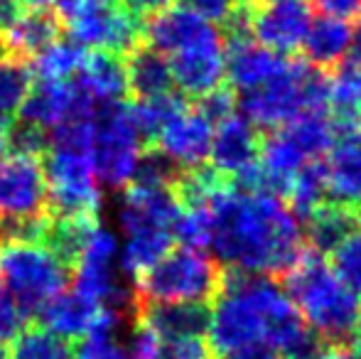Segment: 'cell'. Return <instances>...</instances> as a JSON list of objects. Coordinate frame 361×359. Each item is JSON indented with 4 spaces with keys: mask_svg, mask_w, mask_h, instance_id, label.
Listing matches in <instances>:
<instances>
[{
    "mask_svg": "<svg viewBox=\"0 0 361 359\" xmlns=\"http://www.w3.org/2000/svg\"><path fill=\"white\" fill-rule=\"evenodd\" d=\"M133 322H143L162 340L204 337L209 330L207 303H135Z\"/></svg>",
    "mask_w": 361,
    "mask_h": 359,
    "instance_id": "obj_17",
    "label": "cell"
},
{
    "mask_svg": "<svg viewBox=\"0 0 361 359\" xmlns=\"http://www.w3.org/2000/svg\"><path fill=\"white\" fill-rule=\"evenodd\" d=\"M126 69H128V96H133V101L170 94L175 87L170 59L157 49L147 47L145 42L126 54Z\"/></svg>",
    "mask_w": 361,
    "mask_h": 359,
    "instance_id": "obj_26",
    "label": "cell"
},
{
    "mask_svg": "<svg viewBox=\"0 0 361 359\" xmlns=\"http://www.w3.org/2000/svg\"><path fill=\"white\" fill-rule=\"evenodd\" d=\"M278 283L322 345L352 340L361 317V298L334 276L324 256L305 246Z\"/></svg>",
    "mask_w": 361,
    "mask_h": 359,
    "instance_id": "obj_3",
    "label": "cell"
},
{
    "mask_svg": "<svg viewBox=\"0 0 361 359\" xmlns=\"http://www.w3.org/2000/svg\"><path fill=\"white\" fill-rule=\"evenodd\" d=\"M209 345L202 337L190 340H162L155 359H209Z\"/></svg>",
    "mask_w": 361,
    "mask_h": 359,
    "instance_id": "obj_44",
    "label": "cell"
},
{
    "mask_svg": "<svg viewBox=\"0 0 361 359\" xmlns=\"http://www.w3.org/2000/svg\"><path fill=\"white\" fill-rule=\"evenodd\" d=\"M312 359H357V355L352 352V347H347V342H332L319 347Z\"/></svg>",
    "mask_w": 361,
    "mask_h": 359,
    "instance_id": "obj_49",
    "label": "cell"
},
{
    "mask_svg": "<svg viewBox=\"0 0 361 359\" xmlns=\"http://www.w3.org/2000/svg\"><path fill=\"white\" fill-rule=\"evenodd\" d=\"M23 13H25L23 0H0V37L15 28V23L23 18Z\"/></svg>",
    "mask_w": 361,
    "mask_h": 359,
    "instance_id": "obj_47",
    "label": "cell"
},
{
    "mask_svg": "<svg viewBox=\"0 0 361 359\" xmlns=\"http://www.w3.org/2000/svg\"><path fill=\"white\" fill-rule=\"evenodd\" d=\"M349 44H352V25L329 15H319L317 20L312 18L302 39L305 62L319 72H332L339 62H344Z\"/></svg>",
    "mask_w": 361,
    "mask_h": 359,
    "instance_id": "obj_24",
    "label": "cell"
},
{
    "mask_svg": "<svg viewBox=\"0 0 361 359\" xmlns=\"http://www.w3.org/2000/svg\"><path fill=\"white\" fill-rule=\"evenodd\" d=\"M130 109V118H133V126L138 130L143 145L155 143L157 133L170 123L175 116H180L182 111L187 109L185 96H177L175 91L170 94L155 96V99H145V101H133L128 104Z\"/></svg>",
    "mask_w": 361,
    "mask_h": 359,
    "instance_id": "obj_31",
    "label": "cell"
},
{
    "mask_svg": "<svg viewBox=\"0 0 361 359\" xmlns=\"http://www.w3.org/2000/svg\"><path fill=\"white\" fill-rule=\"evenodd\" d=\"M310 23H312V8L307 0H278V3H258L251 8L253 39L278 54L298 52Z\"/></svg>",
    "mask_w": 361,
    "mask_h": 359,
    "instance_id": "obj_10",
    "label": "cell"
},
{
    "mask_svg": "<svg viewBox=\"0 0 361 359\" xmlns=\"http://www.w3.org/2000/svg\"><path fill=\"white\" fill-rule=\"evenodd\" d=\"M236 104L256 128H281L302 111L329 109V77L305 59H290L276 79L243 91Z\"/></svg>",
    "mask_w": 361,
    "mask_h": 359,
    "instance_id": "obj_4",
    "label": "cell"
},
{
    "mask_svg": "<svg viewBox=\"0 0 361 359\" xmlns=\"http://www.w3.org/2000/svg\"><path fill=\"white\" fill-rule=\"evenodd\" d=\"M49 150V130L30 121H13L8 138L10 155H25V158H42Z\"/></svg>",
    "mask_w": 361,
    "mask_h": 359,
    "instance_id": "obj_41",
    "label": "cell"
},
{
    "mask_svg": "<svg viewBox=\"0 0 361 359\" xmlns=\"http://www.w3.org/2000/svg\"><path fill=\"white\" fill-rule=\"evenodd\" d=\"M212 133H214V126L209 121L202 118L195 109H185L157 133L152 145L160 148L167 158L175 160L182 170H187L207 163L212 148Z\"/></svg>",
    "mask_w": 361,
    "mask_h": 359,
    "instance_id": "obj_16",
    "label": "cell"
},
{
    "mask_svg": "<svg viewBox=\"0 0 361 359\" xmlns=\"http://www.w3.org/2000/svg\"><path fill=\"white\" fill-rule=\"evenodd\" d=\"M207 209L212 214L209 246L224 269L281 281L305 251L300 221L276 192H241L228 180Z\"/></svg>",
    "mask_w": 361,
    "mask_h": 359,
    "instance_id": "obj_2",
    "label": "cell"
},
{
    "mask_svg": "<svg viewBox=\"0 0 361 359\" xmlns=\"http://www.w3.org/2000/svg\"><path fill=\"white\" fill-rule=\"evenodd\" d=\"M332 266L334 276L344 283L352 293L361 298V226L354 229L349 236H344L332 251Z\"/></svg>",
    "mask_w": 361,
    "mask_h": 359,
    "instance_id": "obj_37",
    "label": "cell"
},
{
    "mask_svg": "<svg viewBox=\"0 0 361 359\" xmlns=\"http://www.w3.org/2000/svg\"><path fill=\"white\" fill-rule=\"evenodd\" d=\"M0 276L25 317L32 320L44 300L67 291L74 273L59 264L44 246L10 244L0 251Z\"/></svg>",
    "mask_w": 361,
    "mask_h": 359,
    "instance_id": "obj_7",
    "label": "cell"
},
{
    "mask_svg": "<svg viewBox=\"0 0 361 359\" xmlns=\"http://www.w3.org/2000/svg\"><path fill=\"white\" fill-rule=\"evenodd\" d=\"M42 170L49 214H99L101 185L89 155L47 150Z\"/></svg>",
    "mask_w": 361,
    "mask_h": 359,
    "instance_id": "obj_9",
    "label": "cell"
},
{
    "mask_svg": "<svg viewBox=\"0 0 361 359\" xmlns=\"http://www.w3.org/2000/svg\"><path fill=\"white\" fill-rule=\"evenodd\" d=\"M123 3L128 5L135 15H140L143 20H147L150 15L160 13V10L172 8V3H175V0H123Z\"/></svg>",
    "mask_w": 361,
    "mask_h": 359,
    "instance_id": "obj_48",
    "label": "cell"
},
{
    "mask_svg": "<svg viewBox=\"0 0 361 359\" xmlns=\"http://www.w3.org/2000/svg\"><path fill=\"white\" fill-rule=\"evenodd\" d=\"M214 308H209V350L231 359L263 350L288 359H312L322 347L298 308L271 276L224 269Z\"/></svg>",
    "mask_w": 361,
    "mask_h": 359,
    "instance_id": "obj_1",
    "label": "cell"
},
{
    "mask_svg": "<svg viewBox=\"0 0 361 359\" xmlns=\"http://www.w3.org/2000/svg\"><path fill=\"white\" fill-rule=\"evenodd\" d=\"M170 72L182 96L200 99L224 84V37H212L190 49L172 54Z\"/></svg>",
    "mask_w": 361,
    "mask_h": 359,
    "instance_id": "obj_15",
    "label": "cell"
},
{
    "mask_svg": "<svg viewBox=\"0 0 361 359\" xmlns=\"http://www.w3.org/2000/svg\"><path fill=\"white\" fill-rule=\"evenodd\" d=\"M74 79L96 101H126L128 99V69L126 54L111 49H89L81 59Z\"/></svg>",
    "mask_w": 361,
    "mask_h": 359,
    "instance_id": "obj_21",
    "label": "cell"
},
{
    "mask_svg": "<svg viewBox=\"0 0 361 359\" xmlns=\"http://www.w3.org/2000/svg\"><path fill=\"white\" fill-rule=\"evenodd\" d=\"M283 202L293 212L295 219L302 224L327 202V163H324V158L307 160L295 173Z\"/></svg>",
    "mask_w": 361,
    "mask_h": 359,
    "instance_id": "obj_29",
    "label": "cell"
},
{
    "mask_svg": "<svg viewBox=\"0 0 361 359\" xmlns=\"http://www.w3.org/2000/svg\"><path fill=\"white\" fill-rule=\"evenodd\" d=\"M258 145H261V130L243 116H228L212 133V168L226 178H233L258 160Z\"/></svg>",
    "mask_w": 361,
    "mask_h": 359,
    "instance_id": "obj_18",
    "label": "cell"
},
{
    "mask_svg": "<svg viewBox=\"0 0 361 359\" xmlns=\"http://www.w3.org/2000/svg\"><path fill=\"white\" fill-rule=\"evenodd\" d=\"M314 5L322 15L344 20V23L361 20V0H314Z\"/></svg>",
    "mask_w": 361,
    "mask_h": 359,
    "instance_id": "obj_46",
    "label": "cell"
},
{
    "mask_svg": "<svg viewBox=\"0 0 361 359\" xmlns=\"http://www.w3.org/2000/svg\"><path fill=\"white\" fill-rule=\"evenodd\" d=\"M86 54V47H81L74 39H57L47 49L35 57V74L37 79H52V82H67L81 67V59Z\"/></svg>",
    "mask_w": 361,
    "mask_h": 359,
    "instance_id": "obj_34",
    "label": "cell"
},
{
    "mask_svg": "<svg viewBox=\"0 0 361 359\" xmlns=\"http://www.w3.org/2000/svg\"><path fill=\"white\" fill-rule=\"evenodd\" d=\"M305 226H307V231L302 234L305 246L312 249L314 254L327 256L344 236H349L354 229L361 226V209L334 205V202H324V205L305 221Z\"/></svg>",
    "mask_w": 361,
    "mask_h": 359,
    "instance_id": "obj_27",
    "label": "cell"
},
{
    "mask_svg": "<svg viewBox=\"0 0 361 359\" xmlns=\"http://www.w3.org/2000/svg\"><path fill=\"white\" fill-rule=\"evenodd\" d=\"M180 209L182 207L172 190L128 185L123 187L118 219L126 236L143 234V231H170L172 234V224Z\"/></svg>",
    "mask_w": 361,
    "mask_h": 359,
    "instance_id": "obj_14",
    "label": "cell"
},
{
    "mask_svg": "<svg viewBox=\"0 0 361 359\" xmlns=\"http://www.w3.org/2000/svg\"><path fill=\"white\" fill-rule=\"evenodd\" d=\"M327 202L361 209V138L342 135L329 150Z\"/></svg>",
    "mask_w": 361,
    "mask_h": 359,
    "instance_id": "obj_20",
    "label": "cell"
},
{
    "mask_svg": "<svg viewBox=\"0 0 361 359\" xmlns=\"http://www.w3.org/2000/svg\"><path fill=\"white\" fill-rule=\"evenodd\" d=\"M170 231H143V234L126 236V246L118 256V269L135 281L140 273H145L150 266H155L170 251Z\"/></svg>",
    "mask_w": 361,
    "mask_h": 359,
    "instance_id": "obj_32",
    "label": "cell"
},
{
    "mask_svg": "<svg viewBox=\"0 0 361 359\" xmlns=\"http://www.w3.org/2000/svg\"><path fill=\"white\" fill-rule=\"evenodd\" d=\"M0 359H13V357H10V352L5 350V347H0Z\"/></svg>",
    "mask_w": 361,
    "mask_h": 359,
    "instance_id": "obj_55",
    "label": "cell"
},
{
    "mask_svg": "<svg viewBox=\"0 0 361 359\" xmlns=\"http://www.w3.org/2000/svg\"><path fill=\"white\" fill-rule=\"evenodd\" d=\"M182 3H185V8L195 10V13L202 15L204 20L219 23V25L226 23V18L233 13V8H236L233 0H182Z\"/></svg>",
    "mask_w": 361,
    "mask_h": 359,
    "instance_id": "obj_45",
    "label": "cell"
},
{
    "mask_svg": "<svg viewBox=\"0 0 361 359\" xmlns=\"http://www.w3.org/2000/svg\"><path fill=\"white\" fill-rule=\"evenodd\" d=\"M128 317L118 312L101 310L94 325L79 337L74 359H128V345L123 342V325Z\"/></svg>",
    "mask_w": 361,
    "mask_h": 359,
    "instance_id": "obj_28",
    "label": "cell"
},
{
    "mask_svg": "<svg viewBox=\"0 0 361 359\" xmlns=\"http://www.w3.org/2000/svg\"><path fill=\"white\" fill-rule=\"evenodd\" d=\"M25 5H32V8H49L54 0H23Z\"/></svg>",
    "mask_w": 361,
    "mask_h": 359,
    "instance_id": "obj_54",
    "label": "cell"
},
{
    "mask_svg": "<svg viewBox=\"0 0 361 359\" xmlns=\"http://www.w3.org/2000/svg\"><path fill=\"white\" fill-rule=\"evenodd\" d=\"M96 226H99V214H49L42 246L74 273Z\"/></svg>",
    "mask_w": 361,
    "mask_h": 359,
    "instance_id": "obj_23",
    "label": "cell"
},
{
    "mask_svg": "<svg viewBox=\"0 0 361 359\" xmlns=\"http://www.w3.org/2000/svg\"><path fill=\"white\" fill-rule=\"evenodd\" d=\"M64 23L54 8H32L23 13L8 35L0 37V52L18 54V57H37L42 49L62 39Z\"/></svg>",
    "mask_w": 361,
    "mask_h": 359,
    "instance_id": "obj_22",
    "label": "cell"
},
{
    "mask_svg": "<svg viewBox=\"0 0 361 359\" xmlns=\"http://www.w3.org/2000/svg\"><path fill=\"white\" fill-rule=\"evenodd\" d=\"M236 5H256V0H233Z\"/></svg>",
    "mask_w": 361,
    "mask_h": 359,
    "instance_id": "obj_56",
    "label": "cell"
},
{
    "mask_svg": "<svg viewBox=\"0 0 361 359\" xmlns=\"http://www.w3.org/2000/svg\"><path fill=\"white\" fill-rule=\"evenodd\" d=\"M352 352L357 355V359H361V317H359L357 327H354V332H352Z\"/></svg>",
    "mask_w": 361,
    "mask_h": 359,
    "instance_id": "obj_53",
    "label": "cell"
},
{
    "mask_svg": "<svg viewBox=\"0 0 361 359\" xmlns=\"http://www.w3.org/2000/svg\"><path fill=\"white\" fill-rule=\"evenodd\" d=\"M69 37L89 49H111L128 54L143 44L145 20L123 0H89L64 23Z\"/></svg>",
    "mask_w": 361,
    "mask_h": 359,
    "instance_id": "obj_8",
    "label": "cell"
},
{
    "mask_svg": "<svg viewBox=\"0 0 361 359\" xmlns=\"http://www.w3.org/2000/svg\"><path fill=\"white\" fill-rule=\"evenodd\" d=\"M258 3H278V0H256V5Z\"/></svg>",
    "mask_w": 361,
    "mask_h": 359,
    "instance_id": "obj_57",
    "label": "cell"
},
{
    "mask_svg": "<svg viewBox=\"0 0 361 359\" xmlns=\"http://www.w3.org/2000/svg\"><path fill=\"white\" fill-rule=\"evenodd\" d=\"M172 239L190 249H207L212 241V214L207 207H182L172 224Z\"/></svg>",
    "mask_w": 361,
    "mask_h": 359,
    "instance_id": "obj_38",
    "label": "cell"
},
{
    "mask_svg": "<svg viewBox=\"0 0 361 359\" xmlns=\"http://www.w3.org/2000/svg\"><path fill=\"white\" fill-rule=\"evenodd\" d=\"M305 155L298 150V145L290 140V135L283 128H273L268 133H261L258 145V165L266 175V185L278 197H286L295 173L305 165Z\"/></svg>",
    "mask_w": 361,
    "mask_h": 359,
    "instance_id": "obj_25",
    "label": "cell"
},
{
    "mask_svg": "<svg viewBox=\"0 0 361 359\" xmlns=\"http://www.w3.org/2000/svg\"><path fill=\"white\" fill-rule=\"evenodd\" d=\"M47 212V182L37 158H0V214L30 217Z\"/></svg>",
    "mask_w": 361,
    "mask_h": 359,
    "instance_id": "obj_11",
    "label": "cell"
},
{
    "mask_svg": "<svg viewBox=\"0 0 361 359\" xmlns=\"http://www.w3.org/2000/svg\"><path fill=\"white\" fill-rule=\"evenodd\" d=\"M25 322H27V317L20 310L18 300L13 298V293L8 291L3 276H0V347L10 345L23 332Z\"/></svg>",
    "mask_w": 361,
    "mask_h": 359,
    "instance_id": "obj_43",
    "label": "cell"
},
{
    "mask_svg": "<svg viewBox=\"0 0 361 359\" xmlns=\"http://www.w3.org/2000/svg\"><path fill=\"white\" fill-rule=\"evenodd\" d=\"M140 148L143 140L130 118L128 101H99L94 111V143L89 150L99 185L111 190L128 187L133 182Z\"/></svg>",
    "mask_w": 361,
    "mask_h": 359,
    "instance_id": "obj_6",
    "label": "cell"
},
{
    "mask_svg": "<svg viewBox=\"0 0 361 359\" xmlns=\"http://www.w3.org/2000/svg\"><path fill=\"white\" fill-rule=\"evenodd\" d=\"M224 266L204 251L172 249L133 281L135 303H212L221 288Z\"/></svg>",
    "mask_w": 361,
    "mask_h": 359,
    "instance_id": "obj_5",
    "label": "cell"
},
{
    "mask_svg": "<svg viewBox=\"0 0 361 359\" xmlns=\"http://www.w3.org/2000/svg\"><path fill=\"white\" fill-rule=\"evenodd\" d=\"M283 130L290 135V140L298 145V150L307 160L327 158L332 145L337 143V128H334L329 109L302 111L290 123H286Z\"/></svg>",
    "mask_w": 361,
    "mask_h": 359,
    "instance_id": "obj_30",
    "label": "cell"
},
{
    "mask_svg": "<svg viewBox=\"0 0 361 359\" xmlns=\"http://www.w3.org/2000/svg\"><path fill=\"white\" fill-rule=\"evenodd\" d=\"M231 359H288V357H281V355H273V352L263 350V347H256V350H248V352H241V355L231 357Z\"/></svg>",
    "mask_w": 361,
    "mask_h": 359,
    "instance_id": "obj_52",
    "label": "cell"
},
{
    "mask_svg": "<svg viewBox=\"0 0 361 359\" xmlns=\"http://www.w3.org/2000/svg\"><path fill=\"white\" fill-rule=\"evenodd\" d=\"M94 143V118H67L49 128V150L89 155Z\"/></svg>",
    "mask_w": 361,
    "mask_h": 359,
    "instance_id": "obj_39",
    "label": "cell"
},
{
    "mask_svg": "<svg viewBox=\"0 0 361 359\" xmlns=\"http://www.w3.org/2000/svg\"><path fill=\"white\" fill-rule=\"evenodd\" d=\"M349 57L347 59H354V62L361 64V20L357 23V28L352 30V44H349Z\"/></svg>",
    "mask_w": 361,
    "mask_h": 359,
    "instance_id": "obj_51",
    "label": "cell"
},
{
    "mask_svg": "<svg viewBox=\"0 0 361 359\" xmlns=\"http://www.w3.org/2000/svg\"><path fill=\"white\" fill-rule=\"evenodd\" d=\"M99 312L101 308L91 298L81 296L79 291L72 288V291H62L49 300H44L32 320L62 340H79L94 325Z\"/></svg>",
    "mask_w": 361,
    "mask_h": 359,
    "instance_id": "obj_19",
    "label": "cell"
},
{
    "mask_svg": "<svg viewBox=\"0 0 361 359\" xmlns=\"http://www.w3.org/2000/svg\"><path fill=\"white\" fill-rule=\"evenodd\" d=\"M290 57L273 52L253 39V35L224 37V74L233 91H251L276 79L288 67Z\"/></svg>",
    "mask_w": 361,
    "mask_h": 359,
    "instance_id": "obj_12",
    "label": "cell"
},
{
    "mask_svg": "<svg viewBox=\"0 0 361 359\" xmlns=\"http://www.w3.org/2000/svg\"><path fill=\"white\" fill-rule=\"evenodd\" d=\"M233 109H236V94H233L231 87H224V84L212 89L209 94L195 99V111L202 118L209 121L212 126L221 123L224 118L233 116Z\"/></svg>",
    "mask_w": 361,
    "mask_h": 359,
    "instance_id": "obj_42",
    "label": "cell"
},
{
    "mask_svg": "<svg viewBox=\"0 0 361 359\" xmlns=\"http://www.w3.org/2000/svg\"><path fill=\"white\" fill-rule=\"evenodd\" d=\"M35 84L32 62L18 54L0 52V114L13 116Z\"/></svg>",
    "mask_w": 361,
    "mask_h": 359,
    "instance_id": "obj_33",
    "label": "cell"
},
{
    "mask_svg": "<svg viewBox=\"0 0 361 359\" xmlns=\"http://www.w3.org/2000/svg\"><path fill=\"white\" fill-rule=\"evenodd\" d=\"M359 138H361V121H359Z\"/></svg>",
    "mask_w": 361,
    "mask_h": 359,
    "instance_id": "obj_58",
    "label": "cell"
},
{
    "mask_svg": "<svg viewBox=\"0 0 361 359\" xmlns=\"http://www.w3.org/2000/svg\"><path fill=\"white\" fill-rule=\"evenodd\" d=\"M10 128H13V118L5 116V114H0V158H3V153H8Z\"/></svg>",
    "mask_w": 361,
    "mask_h": 359,
    "instance_id": "obj_50",
    "label": "cell"
},
{
    "mask_svg": "<svg viewBox=\"0 0 361 359\" xmlns=\"http://www.w3.org/2000/svg\"><path fill=\"white\" fill-rule=\"evenodd\" d=\"M214 23L197 15L195 10L177 5V8H165L160 13L150 15L143 28V42L147 47L167 54H177L182 49H190L200 42H207L212 37H219Z\"/></svg>",
    "mask_w": 361,
    "mask_h": 359,
    "instance_id": "obj_13",
    "label": "cell"
},
{
    "mask_svg": "<svg viewBox=\"0 0 361 359\" xmlns=\"http://www.w3.org/2000/svg\"><path fill=\"white\" fill-rule=\"evenodd\" d=\"M49 224V212L30 217H0V246L10 244H39Z\"/></svg>",
    "mask_w": 361,
    "mask_h": 359,
    "instance_id": "obj_40",
    "label": "cell"
},
{
    "mask_svg": "<svg viewBox=\"0 0 361 359\" xmlns=\"http://www.w3.org/2000/svg\"><path fill=\"white\" fill-rule=\"evenodd\" d=\"M13 359H74L72 347L67 345V340L52 335L44 327L30 325L23 327L18 337L13 340Z\"/></svg>",
    "mask_w": 361,
    "mask_h": 359,
    "instance_id": "obj_35",
    "label": "cell"
},
{
    "mask_svg": "<svg viewBox=\"0 0 361 359\" xmlns=\"http://www.w3.org/2000/svg\"><path fill=\"white\" fill-rule=\"evenodd\" d=\"M180 173H182V168L175 160L167 158L155 145H147L145 150H140V158H138V165H135L133 182H130V185L165 187V190H172L175 180L180 178Z\"/></svg>",
    "mask_w": 361,
    "mask_h": 359,
    "instance_id": "obj_36",
    "label": "cell"
}]
</instances>
